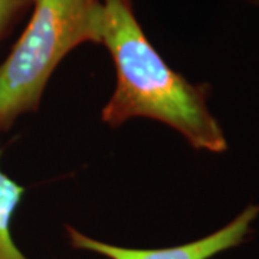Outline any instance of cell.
<instances>
[{
    "label": "cell",
    "mask_w": 259,
    "mask_h": 259,
    "mask_svg": "<svg viewBox=\"0 0 259 259\" xmlns=\"http://www.w3.org/2000/svg\"><path fill=\"white\" fill-rule=\"evenodd\" d=\"M115 65L117 85L102 110V121L120 127L150 118L180 133L196 150H228L222 127L207 108L210 87L189 82L173 71L148 42L128 0H104L101 40Z\"/></svg>",
    "instance_id": "obj_1"
},
{
    "label": "cell",
    "mask_w": 259,
    "mask_h": 259,
    "mask_svg": "<svg viewBox=\"0 0 259 259\" xmlns=\"http://www.w3.org/2000/svg\"><path fill=\"white\" fill-rule=\"evenodd\" d=\"M28 26L0 66V131L36 111L51 75L72 49L101 40L104 0H33Z\"/></svg>",
    "instance_id": "obj_2"
},
{
    "label": "cell",
    "mask_w": 259,
    "mask_h": 259,
    "mask_svg": "<svg viewBox=\"0 0 259 259\" xmlns=\"http://www.w3.org/2000/svg\"><path fill=\"white\" fill-rule=\"evenodd\" d=\"M259 216V204H250L222 229L202 239L163 249H131L93 239L75 228L66 226L75 249L90 250L108 259H210L223 250L239 246L250 233V225Z\"/></svg>",
    "instance_id": "obj_3"
},
{
    "label": "cell",
    "mask_w": 259,
    "mask_h": 259,
    "mask_svg": "<svg viewBox=\"0 0 259 259\" xmlns=\"http://www.w3.org/2000/svg\"><path fill=\"white\" fill-rule=\"evenodd\" d=\"M23 193L25 189L0 170V259H28L18 249L10 233V221Z\"/></svg>",
    "instance_id": "obj_4"
},
{
    "label": "cell",
    "mask_w": 259,
    "mask_h": 259,
    "mask_svg": "<svg viewBox=\"0 0 259 259\" xmlns=\"http://www.w3.org/2000/svg\"><path fill=\"white\" fill-rule=\"evenodd\" d=\"M33 0H0V35L10 23V20L20 10Z\"/></svg>",
    "instance_id": "obj_5"
}]
</instances>
